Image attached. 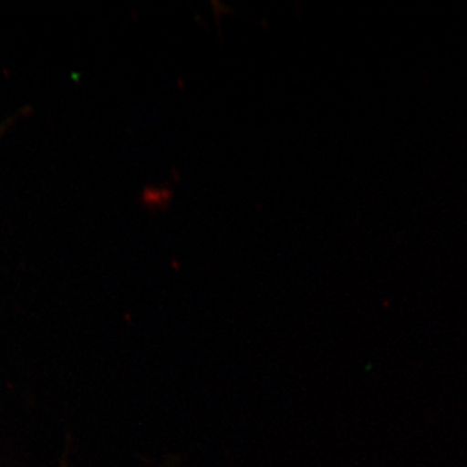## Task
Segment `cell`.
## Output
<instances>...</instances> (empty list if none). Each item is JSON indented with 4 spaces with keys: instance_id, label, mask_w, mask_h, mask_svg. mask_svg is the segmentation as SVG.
Listing matches in <instances>:
<instances>
[{
    "instance_id": "6da1fadb",
    "label": "cell",
    "mask_w": 467,
    "mask_h": 467,
    "mask_svg": "<svg viewBox=\"0 0 467 467\" xmlns=\"http://www.w3.org/2000/svg\"><path fill=\"white\" fill-rule=\"evenodd\" d=\"M171 199V193L165 190H146L143 195V201L146 204L161 205Z\"/></svg>"
}]
</instances>
